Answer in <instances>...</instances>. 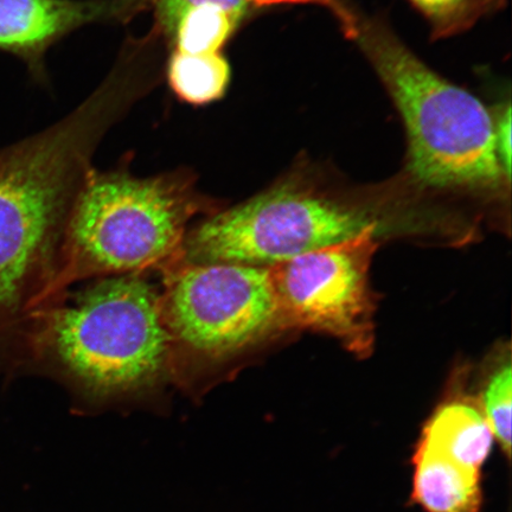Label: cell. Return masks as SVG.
I'll return each mask as SVG.
<instances>
[{"label": "cell", "mask_w": 512, "mask_h": 512, "mask_svg": "<svg viewBox=\"0 0 512 512\" xmlns=\"http://www.w3.org/2000/svg\"><path fill=\"white\" fill-rule=\"evenodd\" d=\"M82 145L64 125L0 150V344L15 351L59 272Z\"/></svg>", "instance_id": "obj_2"}, {"label": "cell", "mask_w": 512, "mask_h": 512, "mask_svg": "<svg viewBox=\"0 0 512 512\" xmlns=\"http://www.w3.org/2000/svg\"><path fill=\"white\" fill-rule=\"evenodd\" d=\"M256 6H270L283 4H309L318 5L328 9L341 24L343 32L352 40H356L358 35V17L354 11L345 6L342 0H247Z\"/></svg>", "instance_id": "obj_16"}, {"label": "cell", "mask_w": 512, "mask_h": 512, "mask_svg": "<svg viewBox=\"0 0 512 512\" xmlns=\"http://www.w3.org/2000/svg\"><path fill=\"white\" fill-rule=\"evenodd\" d=\"M216 211L181 176H88L70 210L59 272L44 306L83 280L164 271L181 260L190 221Z\"/></svg>", "instance_id": "obj_3"}, {"label": "cell", "mask_w": 512, "mask_h": 512, "mask_svg": "<svg viewBox=\"0 0 512 512\" xmlns=\"http://www.w3.org/2000/svg\"><path fill=\"white\" fill-rule=\"evenodd\" d=\"M480 407L505 457L511 456L512 368L508 360L486 381Z\"/></svg>", "instance_id": "obj_13"}, {"label": "cell", "mask_w": 512, "mask_h": 512, "mask_svg": "<svg viewBox=\"0 0 512 512\" xmlns=\"http://www.w3.org/2000/svg\"><path fill=\"white\" fill-rule=\"evenodd\" d=\"M16 354L92 408L159 399L174 386L160 290L144 274L99 278L32 312Z\"/></svg>", "instance_id": "obj_1"}, {"label": "cell", "mask_w": 512, "mask_h": 512, "mask_svg": "<svg viewBox=\"0 0 512 512\" xmlns=\"http://www.w3.org/2000/svg\"><path fill=\"white\" fill-rule=\"evenodd\" d=\"M511 106L502 108L496 115V143L499 160L509 177H511Z\"/></svg>", "instance_id": "obj_17"}, {"label": "cell", "mask_w": 512, "mask_h": 512, "mask_svg": "<svg viewBox=\"0 0 512 512\" xmlns=\"http://www.w3.org/2000/svg\"><path fill=\"white\" fill-rule=\"evenodd\" d=\"M203 4L220 6L240 22L246 15L249 3L247 0H155L158 21L164 34L172 41L184 12Z\"/></svg>", "instance_id": "obj_15"}, {"label": "cell", "mask_w": 512, "mask_h": 512, "mask_svg": "<svg viewBox=\"0 0 512 512\" xmlns=\"http://www.w3.org/2000/svg\"><path fill=\"white\" fill-rule=\"evenodd\" d=\"M379 232L279 262L270 267L280 329H305L335 337L357 357L375 341L370 265Z\"/></svg>", "instance_id": "obj_7"}, {"label": "cell", "mask_w": 512, "mask_h": 512, "mask_svg": "<svg viewBox=\"0 0 512 512\" xmlns=\"http://www.w3.org/2000/svg\"><path fill=\"white\" fill-rule=\"evenodd\" d=\"M494 440L480 403L470 396H453L435 409L418 446L482 472Z\"/></svg>", "instance_id": "obj_9"}, {"label": "cell", "mask_w": 512, "mask_h": 512, "mask_svg": "<svg viewBox=\"0 0 512 512\" xmlns=\"http://www.w3.org/2000/svg\"><path fill=\"white\" fill-rule=\"evenodd\" d=\"M169 81L179 99L191 105H206L226 93L230 81L229 63L222 55H172Z\"/></svg>", "instance_id": "obj_11"}, {"label": "cell", "mask_w": 512, "mask_h": 512, "mask_svg": "<svg viewBox=\"0 0 512 512\" xmlns=\"http://www.w3.org/2000/svg\"><path fill=\"white\" fill-rule=\"evenodd\" d=\"M240 22L214 4L198 5L185 11L177 24L172 42L177 53L187 55L219 54Z\"/></svg>", "instance_id": "obj_12"}, {"label": "cell", "mask_w": 512, "mask_h": 512, "mask_svg": "<svg viewBox=\"0 0 512 512\" xmlns=\"http://www.w3.org/2000/svg\"><path fill=\"white\" fill-rule=\"evenodd\" d=\"M431 23L434 36L456 34L475 19L480 0H409Z\"/></svg>", "instance_id": "obj_14"}, {"label": "cell", "mask_w": 512, "mask_h": 512, "mask_svg": "<svg viewBox=\"0 0 512 512\" xmlns=\"http://www.w3.org/2000/svg\"><path fill=\"white\" fill-rule=\"evenodd\" d=\"M127 0H0V50L27 57L83 24L125 11Z\"/></svg>", "instance_id": "obj_8"}, {"label": "cell", "mask_w": 512, "mask_h": 512, "mask_svg": "<svg viewBox=\"0 0 512 512\" xmlns=\"http://www.w3.org/2000/svg\"><path fill=\"white\" fill-rule=\"evenodd\" d=\"M413 466L412 498L425 512H482V472L418 445Z\"/></svg>", "instance_id": "obj_10"}, {"label": "cell", "mask_w": 512, "mask_h": 512, "mask_svg": "<svg viewBox=\"0 0 512 512\" xmlns=\"http://www.w3.org/2000/svg\"><path fill=\"white\" fill-rule=\"evenodd\" d=\"M160 273L174 386L185 392L203 394L281 330L270 267L179 260Z\"/></svg>", "instance_id": "obj_5"}, {"label": "cell", "mask_w": 512, "mask_h": 512, "mask_svg": "<svg viewBox=\"0 0 512 512\" xmlns=\"http://www.w3.org/2000/svg\"><path fill=\"white\" fill-rule=\"evenodd\" d=\"M356 40L405 124L414 181L465 190L510 183L498 157L496 115L477 96L435 73L379 22L358 19Z\"/></svg>", "instance_id": "obj_4"}, {"label": "cell", "mask_w": 512, "mask_h": 512, "mask_svg": "<svg viewBox=\"0 0 512 512\" xmlns=\"http://www.w3.org/2000/svg\"><path fill=\"white\" fill-rule=\"evenodd\" d=\"M367 230H381L373 210L293 176L190 229L181 260L271 267Z\"/></svg>", "instance_id": "obj_6"}]
</instances>
